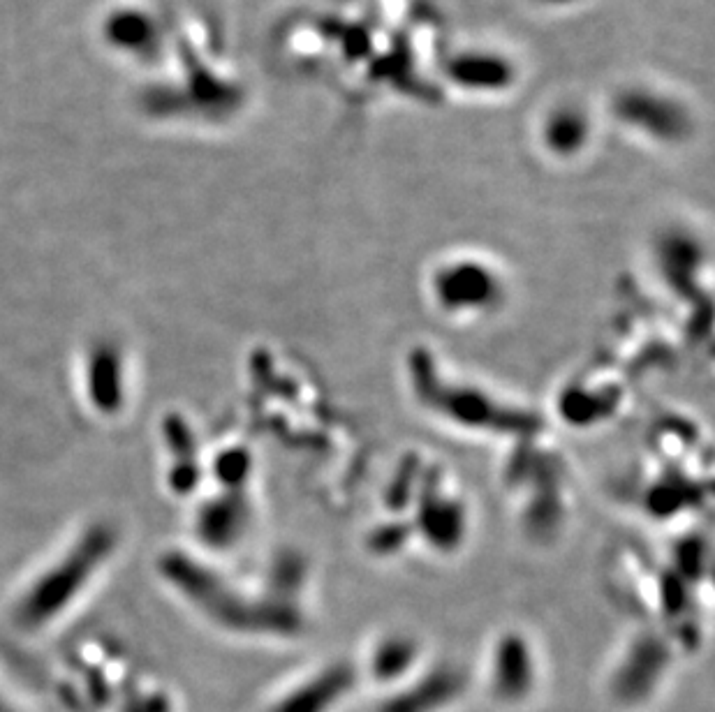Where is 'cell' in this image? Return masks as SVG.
Returning a JSON list of instances; mask_svg holds the SVG:
<instances>
[{
  "label": "cell",
  "instance_id": "6da1fadb",
  "mask_svg": "<svg viewBox=\"0 0 715 712\" xmlns=\"http://www.w3.org/2000/svg\"><path fill=\"white\" fill-rule=\"evenodd\" d=\"M447 79L468 93H498L514 84V65L498 51L470 49L447 65Z\"/></svg>",
  "mask_w": 715,
  "mask_h": 712
},
{
  "label": "cell",
  "instance_id": "7a4b0ae2",
  "mask_svg": "<svg viewBox=\"0 0 715 712\" xmlns=\"http://www.w3.org/2000/svg\"><path fill=\"white\" fill-rule=\"evenodd\" d=\"M542 135L551 153L572 155L586 146L588 137H591V123H588L584 111L563 107L551 111V116H547Z\"/></svg>",
  "mask_w": 715,
  "mask_h": 712
}]
</instances>
